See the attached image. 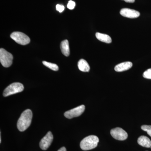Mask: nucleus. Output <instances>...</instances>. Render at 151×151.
<instances>
[{"instance_id": "f257e3e1", "label": "nucleus", "mask_w": 151, "mask_h": 151, "mask_svg": "<svg viewBox=\"0 0 151 151\" xmlns=\"http://www.w3.org/2000/svg\"><path fill=\"white\" fill-rule=\"evenodd\" d=\"M32 118V112L29 109L25 110L22 113L17 124V127L20 132H24L29 128L31 124Z\"/></svg>"}, {"instance_id": "f03ea898", "label": "nucleus", "mask_w": 151, "mask_h": 151, "mask_svg": "<svg viewBox=\"0 0 151 151\" xmlns=\"http://www.w3.org/2000/svg\"><path fill=\"white\" fill-rule=\"evenodd\" d=\"M99 139L94 135H90L84 138L80 143V147L83 150H92L97 147Z\"/></svg>"}, {"instance_id": "7ed1b4c3", "label": "nucleus", "mask_w": 151, "mask_h": 151, "mask_svg": "<svg viewBox=\"0 0 151 151\" xmlns=\"http://www.w3.org/2000/svg\"><path fill=\"white\" fill-rule=\"evenodd\" d=\"M24 89L23 85L19 82L12 83L6 87L3 92V96L6 97L22 92Z\"/></svg>"}, {"instance_id": "20e7f679", "label": "nucleus", "mask_w": 151, "mask_h": 151, "mask_svg": "<svg viewBox=\"0 0 151 151\" xmlns=\"http://www.w3.org/2000/svg\"><path fill=\"white\" fill-rule=\"evenodd\" d=\"M12 55L4 48L0 49V62L4 67H10L12 63Z\"/></svg>"}, {"instance_id": "39448f33", "label": "nucleus", "mask_w": 151, "mask_h": 151, "mask_svg": "<svg viewBox=\"0 0 151 151\" xmlns=\"http://www.w3.org/2000/svg\"><path fill=\"white\" fill-rule=\"evenodd\" d=\"M10 37L12 39L17 43L21 45H26L30 42L29 37L22 32H13L11 35Z\"/></svg>"}, {"instance_id": "423d86ee", "label": "nucleus", "mask_w": 151, "mask_h": 151, "mask_svg": "<svg viewBox=\"0 0 151 151\" xmlns=\"http://www.w3.org/2000/svg\"><path fill=\"white\" fill-rule=\"evenodd\" d=\"M85 107L84 105H81L76 108L65 112L64 116L68 119H71L75 117L81 116L85 111Z\"/></svg>"}, {"instance_id": "0eeeda50", "label": "nucleus", "mask_w": 151, "mask_h": 151, "mask_svg": "<svg viewBox=\"0 0 151 151\" xmlns=\"http://www.w3.org/2000/svg\"><path fill=\"white\" fill-rule=\"evenodd\" d=\"M111 134L113 138L118 140H125L128 138V135L127 132L119 127L114 128L111 130Z\"/></svg>"}, {"instance_id": "6e6552de", "label": "nucleus", "mask_w": 151, "mask_h": 151, "mask_svg": "<svg viewBox=\"0 0 151 151\" xmlns=\"http://www.w3.org/2000/svg\"><path fill=\"white\" fill-rule=\"evenodd\" d=\"M53 137L52 133L50 132H47V134L40 141V147L42 150H45L48 148L51 145Z\"/></svg>"}, {"instance_id": "1a4fd4ad", "label": "nucleus", "mask_w": 151, "mask_h": 151, "mask_svg": "<svg viewBox=\"0 0 151 151\" xmlns=\"http://www.w3.org/2000/svg\"><path fill=\"white\" fill-rule=\"evenodd\" d=\"M120 14L122 16L131 19L136 18L139 17L140 15L138 11L128 8L122 9L120 11Z\"/></svg>"}, {"instance_id": "9d476101", "label": "nucleus", "mask_w": 151, "mask_h": 151, "mask_svg": "<svg viewBox=\"0 0 151 151\" xmlns=\"http://www.w3.org/2000/svg\"><path fill=\"white\" fill-rule=\"evenodd\" d=\"M132 63L129 61L123 62L116 65L114 69L117 72H122L129 70L132 67Z\"/></svg>"}, {"instance_id": "9b49d317", "label": "nucleus", "mask_w": 151, "mask_h": 151, "mask_svg": "<svg viewBox=\"0 0 151 151\" xmlns=\"http://www.w3.org/2000/svg\"><path fill=\"white\" fill-rule=\"evenodd\" d=\"M138 143L140 145L147 148L151 147V141L150 139L146 136H142L138 139Z\"/></svg>"}, {"instance_id": "f8f14e48", "label": "nucleus", "mask_w": 151, "mask_h": 151, "mask_svg": "<svg viewBox=\"0 0 151 151\" xmlns=\"http://www.w3.org/2000/svg\"><path fill=\"white\" fill-rule=\"evenodd\" d=\"M61 52L65 56H68L70 55V49L68 40H65L63 41L60 44Z\"/></svg>"}, {"instance_id": "ddd939ff", "label": "nucleus", "mask_w": 151, "mask_h": 151, "mask_svg": "<svg viewBox=\"0 0 151 151\" xmlns=\"http://www.w3.org/2000/svg\"><path fill=\"white\" fill-rule=\"evenodd\" d=\"M78 69L83 72H89L90 70L89 64L84 59H81L78 61Z\"/></svg>"}, {"instance_id": "4468645a", "label": "nucleus", "mask_w": 151, "mask_h": 151, "mask_svg": "<svg viewBox=\"0 0 151 151\" xmlns=\"http://www.w3.org/2000/svg\"><path fill=\"white\" fill-rule=\"evenodd\" d=\"M96 37L98 40L105 43H110L112 42V39L108 35L97 32L96 33Z\"/></svg>"}, {"instance_id": "2eb2a0df", "label": "nucleus", "mask_w": 151, "mask_h": 151, "mask_svg": "<svg viewBox=\"0 0 151 151\" xmlns=\"http://www.w3.org/2000/svg\"><path fill=\"white\" fill-rule=\"evenodd\" d=\"M43 65L45 66L50 68L51 70H54V71H57L59 69V68L57 65L54 63H51L47 62V61H43L42 62Z\"/></svg>"}, {"instance_id": "dca6fc26", "label": "nucleus", "mask_w": 151, "mask_h": 151, "mask_svg": "<svg viewBox=\"0 0 151 151\" xmlns=\"http://www.w3.org/2000/svg\"><path fill=\"white\" fill-rule=\"evenodd\" d=\"M141 129L143 131L147 132L148 134L151 137V126H150V125H143L141 127Z\"/></svg>"}, {"instance_id": "f3484780", "label": "nucleus", "mask_w": 151, "mask_h": 151, "mask_svg": "<svg viewBox=\"0 0 151 151\" xmlns=\"http://www.w3.org/2000/svg\"><path fill=\"white\" fill-rule=\"evenodd\" d=\"M143 76L145 78L151 79V68L146 70L143 73Z\"/></svg>"}, {"instance_id": "a211bd4d", "label": "nucleus", "mask_w": 151, "mask_h": 151, "mask_svg": "<svg viewBox=\"0 0 151 151\" xmlns=\"http://www.w3.org/2000/svg\"><path fill=\"white\" fill-rule=\"evenodd\" d=\"M76 5L75 3L72 1H70L68 2L67 4V8L70 10L73 9L75 8Z\"/></svg>"}, {"instance_id": "6ab92c4d", "label": "nucleus", "mask_w": 151, "mask_h": 151, "mask_svg": "<svg viewBox=\"0 0 151 151\" xmlns=\"http://www.w3.org/2000/svg\"><path fill=\"white\" fill-rule=\"evenodd\" d=\"M56 9L57 11H58L59 12L61 13L64 11L65 7L62 5L57 4L56 6Z\"/></svg>"}, {"instance_id": "aec40b11", "label": "nucleus", "mask_w": 151, "mask_h": 151, "mask_svg": "<svg viewBox=\"0 0 151 151\" xmlns=\"http://www.w3.org/2000/svg\"><path fill=\"white\" fill-rule=\"evenodd\" d=\"M125 2L127 3H134L135 1V0H124Z\"/></svg>"}, {"instance_id": "412c9836", "label": "nucleus", "mask_w": 151, "mask_h": 151, "mask_svg": "<svg viewBox=\"0 0 151 151\" xmlns=\"http://www.w3.org/2000/svg\"><path fill=\"white\" fill-rule=\"evenodd\" d=\"M58 151H66V150L65 147H62Z\"/></svg>"}]
</instances>
